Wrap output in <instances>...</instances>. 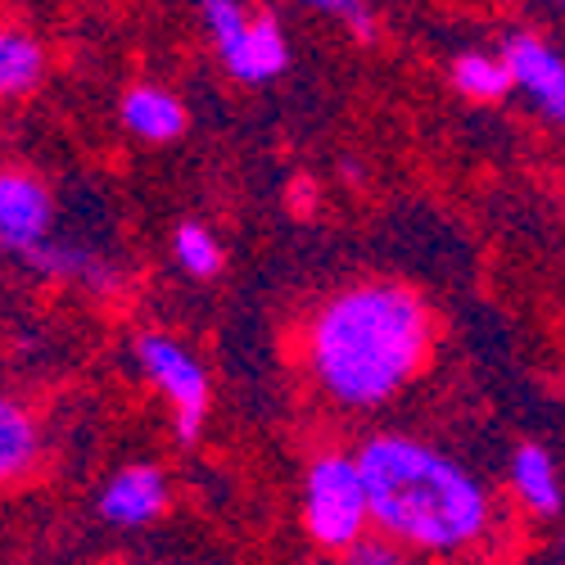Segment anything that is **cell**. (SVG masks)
<instances>
[{
  "label": "cell",
  "mask_w": 565,
  "mask_h": 565,
  "mask_svg": "<svg viewBox=\"0 0 565 565\" xmlns=\"http://www.w3.org/2000/svg\"><path fill=\"white\" fill-rule=\"evenodd\" d=\"M435 353V312L403 280H358L326 299L308 331L303 358L317 390L344 412L394 403Z\"/></svg>",
  "instance_id": "cell-1"
},
{
  "label": "cell",
  "mask_w": 565,
  "mask_h": 565,
  "mask_svg": "<svg viewBox=\"0 0 565 565\" xmlns=\"http://www.w3.org/2000/svg\"><path fill=\"white\" fill-rule=\"evenodd\" d=\"M371 530L426 556L480 547L493 530V493L470 466L416 435H371L358 452Z\"/></svg>",
  "instance_id": "cell-2"
},
{
  "label": "cell",
  "mask_w": 565,
  "mask_h": 565,
  "mask_svg": "<svg viewBox=\"0 0 565 565\" xmlns=\"http://www.w3.org/2000/svg\"><path fill=\"white\" fill-rule=\"evenodd\" d=\"M200 23L235 82L267 86L290 68V36L271 10H249L245 0H200Z\"/></svg>",
  "instance_id": "cell-3"
},
{
  "label": "cell",
  "mask_w": 565,
  "mask_h": 565,
  "mask_svg": "<svg viewBox=\"0 0 565 565\" xmlns=\"http://www.w3.org/2000/svg\"><path fill=\"white\" fill-rule=\"evenodd\" d=\"M131 362L168 403L172 435L181 444H200V435L209 426V403H213L209 371H204L200 353L168 331H140V335H131Z\"/></svg>",
  "instance_id": "cell-4"
},
{
  "label": "cell",
  "mask_w": 565,
  "mask_h": 565,
  "mask_svg": "<svg viewBox=\"0 0 565 565\" xmlns=\"http://www.w3.org/2000/svg\"><path fill=\"white\" fill-rule=\"evenodd\" d=\"M303 530L326 552H349L362 534H371L366 521V493L353 452H317L303 476Z\"/></svg>",
  "instance_id": "cell-5"
},
{
  "label": "cell",
  "mask_w": 565,
  "mask_h": 565,
  "mask_svg": "<svg viewBox=\"0 0 565 565\" xmlns=\"http://www.w3.org/2000/svg\"><path fill=\"white\" fill-rule=\"evenodd\" d=\"M498 60L511 77V90H521L543 122L561 127L565 122V60L556 45L521 28V32H507Z\"/></svg>",
  "instance_id": "cell-6"
},
{
  "label": "cell",
  "mask_w": 565,
  "mask_h": 565,
  "mask_svg": "<svg viewBox=\"0 0 565 565\" xmlns=\"http://www.w3.org/2000/svg\"><path fill=\"white\" fill-rule=\"evenodd\" d=\"M55 235V195L28 168H0V254L28 258Z\"/></svg>",
  "instance_id": "cell-7"
},
{
  "label": "cell",
  "mask_w": 565,
  "mask_h": 565,
  "mask_svg": "<svg viewBox=\"0 0 565 565\" xmlns=\"http://www.w3.org/2000/svg\"><path fill=\"white\" fill-rule=\"evenodd\" d=\"M168 502H172L168 476L154 461H136L105 480V489L96 493V515L114 530H146L168 511Z\"/></svg>",
  "instance_id": "cell-8"
},
{
  "label": "cell",
  "mask_w": 565,
  "mask_h": 565,
  "mask_svg": "<svg viewBox=\"0 0 565 565\" xmlns=\"http://www.w3.org/2000/svg\"><path fill=\"white\" fill-rule=\"evenodd\" d=\"M28 271L45 276V280H60V286H77V290H90V295H109L118 290V267L96 254L90 245H77V241H60V235H51V241H41L28 258H23Z\"/></svg>",
  "instance_id": "cell-9"
},
{
  "label": "cell",
  "mask_w": 565,
  "mask_h": 565,
  "mask_svg": "<svg viewBox=\"0 0 565 565\" xmlns=\"http://www.w3.org/2000/svg\"><path fill=\"white\" fill-rule=\"evenodd\" d=\"M118 118L146 146H168V140H181L185 127H191V109L159 82H136L118 105Z\"/></svg>",
  "instance_id": "cell-10"
},
{
  "label": "cell",
  "mask_w": 565,
  "mask_h": 565,
  "mask_svg": "<svg viewBox=\"0 0 565 565\" xmlns=\"http://www.w3.org/2000/svg\"><path fill=\"white\" fill-rule=\"evenodd\" d=\"M507 480H511V493L521 502L534 521H556L561 515V470H556V457L525 439L521 448L511 452V466H507Z\"/></svg>",
  "instance_id": "cell-11"
},
{
  "label": "cell",
  "mask_w": 565,
  "mask_h": 565,
  "mask_svg": "<svg viewBox=\"0 0 565 565\" xmlns=\"http://www.w3.org/2000/svg\"><path fill=\"white\" fill-rule=\"evenodd\" d=\"M41 461V426L36 416L10 398L0 394V489H10L19 480H28Z\"/></svg>",
  "instance_id": "cell-12"
},
{
  "label": "cell",
  "mask_w": 565,
  "mask_h": 565,
  "mask_svg": "<svg viewBox=\"0 0 565 565\" xmlns=\"http://www.w3.org/2000/svg\"><path fill=\"white\" fill-rule=\"evenodd\" d=\"M45 82V51L23 28H0V100H19Z\"/></svg>",
  "instance_id": "cell-13"
},
{
  "label": "cell",
  "mask_w": 565,
  "mask_h": 565,
  "mask_svg": "<svg viewBox=\"0 0 565 565\" xmlns=\"http://www.w3.org/2000/svg\"><path fill=\"white\" fill-rule=\"evenodd\" d=\"M452 86H457V96L476 100V105H498L511 96V77L502 68V60L484 55V51H461L452 60Z\"/></svg>",
  "instance_id": "cell-14"
},
{
  "label": "cell",
  "mask_w": 565,
  "mask_h": 565,
  "mask_svg": "<svg viewBox=\"0 0 565 565\" xmlns=\"http://www.w3.org/2000/svg\"><path fill=\"white\" fill-rule=\"evenodd\" d=\"M172 258L185 276H195V280H213L226 263L217 235L204 222H177L172 226Z\"/></svg>",
  "instance_id": "cell-15"
},
{
  "label": "cell",
  "mask_w": 565,
  "mask_h": 565,
  "mask_svg": "<svg viewBox=\"0 0 565 565\" xmlns=\"http://www.w3.org/2000/svg\"><path fill=\"white\" fill-rule=\"evenodd\" d=\"M295 6L335 19L353 41H375V14H371L366 0H295Z\"/></svg>",
  "instance_id": "cell-16"
},
{
  "label": "cell",
  "mask_w": 565,
  "mask_h": 565,
  "mask_svg": "<svg viewBox=\"0 0 565 565\" xmlns=\"http://www.w3.org/2000/svg\"><path fill=\"white\" fill-rule=\"evenodd\" d=\"M344 565H407L403 561V547L381 539V534H362L349 552H344Z\"/></svg>",
  "instance_id": "cell-17"
}]
</instances>
